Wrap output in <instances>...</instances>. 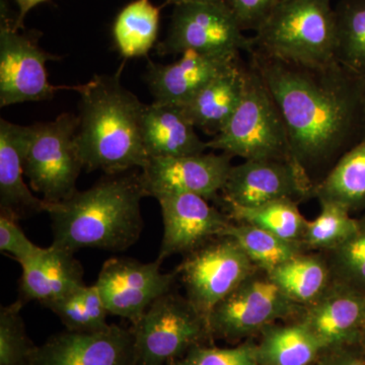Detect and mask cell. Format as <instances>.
Returning a JSON list of instances; mask_svg holds the SVG:
<instances>
[{
  "mask_svg": "<svg viewBox=\"0 0 365 365\" xmlns=\"http://www.w3.org/2000/svg\"><path fill=\"white\" fill-rule=\"evenodd\" d=\"M277 105L292 155L314 186L365 137V79L337 60L304 66L249 53Z\"/></svg>",
  "mask_w": 365,
  "mask_h": 365,
  "instance_id": "obj_1",
  "label": "cell"
},
{
  "mask_svg": "<svg viewBox=\"0 0 365 365\" xmlns=\"http://www.w3.org/2000/svg\"><path fill=\"white\" fill-rule=\"evenodd\" d=\"M145 196L140 173H123L106 175L91 188L49 204L52 245L73 254L86 248H130L143 230L141 200Z\"/></svg>",
  "mask_w": 365,
  "mask_h": 365,
  "instance_id": "obj_2",
  "label": "cell"
},
{
  "mask_svg": "<svg viewBox=\"0 0 365 365\" xmlns=\"http://www.w3.org/2000/svg\"><path fill=\"white\" fill-rule=\"evenodd\" d=\"M121 71L95 76L74 88L81 97L76 141L90 172L123 174L148 162L143 140L145 104L122 85Z\"/></svg>",
  "mask_w": 365,
  "mask_h": 365,
  "instance_id": "obj_3",
  "label": "cell"
},
{
  "mask_svg": "<svg viewBox=\"0 0 365 365\" xmlns=\"http://www.w3.org/2000/svg\"><path fill=\"white\" fill-rule=\"evenodd\" d=\"M253 38L255 49L304 66L336 60L332 0H285Z\"/></svg>",
  "mask_w": 365,
  "mask_h": 365,
  "instance_id": "obj_4",
  "label": "cell"
},
{
  "mask_svg": "<svg viewBox=\"0 0 365 365\" xmlns=\"http://www.w3.org/2000/svg\"><path fill=\"white\" fill-rule=\"evenodd\" d=\"M248 66V85L241 105L225 128L207 141L208 150L244 160H295L282 115L260 74Z\"/></svg>",
  "mask_w": 365,
  "mask_h": 365,
  "instance_id": "obj_5",
  "label": "cell"
},
{
  "mask_svg": "<svg viewBox=\"0 0 365 365\" xmlns=\"http://www.w3.org/2000/svg\"><path fill=\"white\" fill-rule=\"evenodd\" d=\"M78 126L79 118L71 113L31 125L25 177L48 204L61 202L78 191L76 182L85 169L76 141Z\"/></svg>",
  "mask_w": 365,
  "mask_h": 365,
  "instance_id": "obj_6",
  "label": "cell"
},
{
  "mask_svg": "<svg viewBox=\"0 0 365 365\" xmlns=\"http://www.w3.org/2000/svg\"><path fill=\"white\" fill-rule=\"evenodd\" d=\"M131 331L136 365H169L194 346L212 341L207 319L173 290L158 297Z\"/></svg>",
  "mask_w": 365,
  "mask_h": 365,
  "instance_id": "obj_7",
  "label": "cell"
},
{
  "mask_svg": "<svg viewBox=\"0 0 365 365\" xmlns=\"http://www.w3.org/2000/svg\"><path fill=\"white\" fill-rule=\"evenodd\" d=\"M302 309L270 274L257 268L212 309L207 319L209 332L212 340L235 342L279 321L297 318Z\"/></svg>",
  "mask_w": 365,
  "mask_h": 365,
  "instance_id": "obj_8",
  "label": "cell"
},
{
  "mask_svg": "<svg viewBox=\"0 0 365 365\" xmlns=\"http://www.w3.org/2000/svg\"><path fill=\"white\" fill-rule=\"evenodd\" d=\"M232 7L215 2H196L174 6L169 32L157 46L158 54L181 55L193 51L220 56H241L253 50Z\"/></svg>",
  "mask_w": 365,
  "mask_h": 365,
  "instance_id": "obj_9",
  "label": "cell"
},
{
  "mask_svg": "<svg viewBox=\"0 0 365 365\" xmlns=\"http://www.w3.org/2000/svg\"><path fill=\"white\" fill-rule=\"evenodd\" d=\"M256 269L234 239L220 237L185 256L176 270L187 299L207 319L212 309Z\"/></svg>",
  "mask_w": 365,
  "mask_h": 365,
  "instance_id": "obj_10",
  "label": "cell"
},
{
  "mask_svg": "<svg viewBox=\"0 0 365 365\" xmlns=\"http://www.w3.org/2000/svg\"><path fill=\"white\" fill-rule=\"evenodd\" d=\"M1 2L0 107L50 100L60 88L48 81L46 62L58 57L41 49L37 41L19 32Z\"/></svg>",
  "mask_w": 365,
  "mask_h": 365,
  "instance_id": "obj_11",
  "label": "cell"
},
{
  "mask_svg": "<svg viewBox=\"0 0 365 365\" xmlns=\"http://www.w3.org/2000/svg\"><path fill=\"white\" fill-rule=\"evenodd\" d=\"M314 191L313 182L294 160H244L232 165L217 201L242 207L283 199L300 203Z\"/></svg>",
  "mask_w": 365,
  "mask_h": 365,
  "instance_id": "obj_12",
  "label": "cell"
},
{
  "mask_svg": "<svg viewBox=\"0 0 365 365\" xmlns=\"http://www.w3.org/2000/svg\"><path fill=\"white\" fill-rule=\"evenodd\" d=\"M160 264L123 257L106 261L95 284L109 314L133 325L158 297L172 292L179 278L177 270L162 273Z\"/></svg>",
  "mask_w": 365,
  "mask_h": 365,
  "instance_id": "obj_13",
  "label": "cell"
},
{
  "mask_svg": "<svg viewBox=\"0 0 365 365\" xmlns=\"http://www.w3.org/2000/svg\"><path fill=\"white\" fill-rule=\"evenodd\" d=\"M232 155L202 153L173 158H150L141 169L146 196L188 193L217 201L232 169Z\"/></svg>",
  "mask_w": 365,
  "mask_h": 365,
  "instance_id": "obj_14",
  "label": "cell"
},
{
  "mask_svg": "<svg viewBox=\"0 0 365 365\" xmlns=\"http://www.w3.org/2000/svg\"><path fill=\"white\" fill-rule=\"evenodd\" d=\"M162 209L163 237L157 260L173 255H187L223 237L232 220L203 197L168 193L157 197Z\"/></svg>",
  "mask_w": 365,
  "mask_h": 365,
  "instance_id": "obj_15",
  "label": "cell"
},
{
  "mask_svg": "<svg viewBox=\"0 0 365 365\" xmlns=\"http://www.w3.org/2000/svg\"><path fill=\"white\" fill-rule=\"evenodd\" d=\"M35 365H136L131 328L97 333L66 331L38 347Z\"/></svg>",
  "mask_w": 365,
  "mask_h": 365,
  "instance_id": "obj_16",
  "label": "cell"
},
{
  "mask_svg": "<svg viewBox=\"0 0 365 365\" xmlns=\"http://www.w3.org/2000/svg\"><path fill=\"white\" fill-rule=\"evenodd\" d=\"M292 319L307 327L324 349L359 344L365 323V295L332 283Z\"/></svg>",
  "mask_w": 365,
  "mask_h": 365,
  "instance_id": "obj_17",
  "label": "cell"
},
{
  "mask_svg": "<svg viewBox=\"0 0 365 365\" xmlns=\"http://www.w3.org/2000/svg\"><path fill=\"white\" fill-rule=\"evenodd\" d=\"M170 64L148 61L146 83L155 102L184 105L209 81L240 59V56L185 52Z\"/></svg>",
  "mask_w": 365,
  "mask_h": 365,
  "instance_id": "obj_18",
  "label": "cell"
},
{
  "mask_svg": "<svg viewBox=\"0 0 365 365\" xmlns=\"http://www.w3.org/2000/svg\"><path fill=\"white\" fill-rule=\"evenodd\" d=\"M31 126L0 120V215L16 222L47 212L49 204L34 195L24 180Z\"/></svg>",
  "mask_w": 365,
  "mask_h": 365,
  "instance_id": "obj_19",
  "label": "cell"
},
{
  "mask_svg": "<svg viewBox=\"0 0 365 365\" xmlns=\"http://www.w3.org/2000/svg\"><path fill=\"white\" fill-rule=\"evenodd\" d=\"M21 267L19 299L24 304L36 300L44 307L86 285L83 266L74 254L54 245L41 249Z\"/></svg>",
  "mask_w": 365,
  "mask_h": 365,
  "instance_id": "obj_20",
  "label": "cell"
},
{
  "mask_svg": "<svg viewBox=\"0 0 365 365\" xmlns=\"http://www.w3.org/2000/svg\"><path fill=\"white\" fill-rule=\"evenodd\" d=\"M248 76L249 66L237 59L180 107L196 129L215 137L225 128L241 105Z\"/></svg>",
  "mask_w": 365,
  "mask_h": 365,
  "instance_id": "obj_21",
  "label": "cell"
},
{
  "mask_svg": "<svg viewBox=\"0 0 365 365\" xmlns=\"http://www.w3.org/2000/svg\"><path fill=\"white\" fill-rule=\"evenodd\" d=\"M143 140L148 158L182 157L208 150L182 108L165 103L144 106Z\"/></svg>",
  "mask_w": 365,
  "mask_h": 365,
  "instance_id": "obj_22",
  "label": "cell"
},
{
  "mask_svg": "<svg viewBox=\"0 0 365 365\" xmlns=\"http://www.w3.org/2000/svg\"><path fill=\"white\" fill-rule=\"evenodd\" d=\"M260 336L259 365H312L324 350L316 336L297 319L266 327Z\"/></svg>",
  "mask_w": 365,
  "mask_h": 365,
  "instance_id": "obj_23",
  "label": "cell"
},
{
  "mask_svg": "<svg viewBox=\"0 0 365 365\" xmlns=\"http://www.w3.org/2000/svg\"><path fill=\"white\" fill-rule=\"evenodd\" d=\"M319 202L337 204L365 215V137L350 148L314 186Z\"/></svg>",
  "mask_w": 365,
  "mask_h": 365,
  "instance_id": "obj_24",
  "label": "cell"
},
{
  "mask_svg": "<svg viewBox=\"0 0 365 365\" xmlns=\"http://www.w3.org/2000/svg\"><path fill=\"white\" fill-rule=\"evenodd\" d=\"M269 274L302 307L316 302L332 284L330 268L322 252L297 255Z\"/></svg>",
  "mask_w": 365,
  "mask_h": 365,
  "instance_id": "obj_25",
  "label": "cell"
},
{
  "mask_svg": "<svg viewBox=\"0 0 365 365\" xmlns=\"http://www.w3.org/2000/svg\"><path fill=\"white\" fill-rule=\"evenodd\" d=\"M160 9L150 0H134L118 14L113 26L115 44L125 58L146 56L157 42Z\"/></svg>",
  "mask_w": 365,
  "mask_h": 365,
  "instance_id": "obj_26",
  "label": "cell"
},
{
  "mask_svg": "<svg viewBox=\"0 0 365 365\" xmlns=\"http://www.w3.org/2000/svg\"><path fill=\"white\" fill-rule=\"evenodd\" d=\"M220 204L222 210L232 222L255 225L281 239L302 244L309 220L300 212L299 202L283 199L256 207H242L225 202Z\"/></svg>",
  "mask_w": 365,
  "mask_h": 365,
  "instance_id": "obj_27",
  "label": "cell"
},
{
  "mask_svg": "<svg viewBox=\"0 0 365 365\" xmlns=\"http://www.w3.org/2000/svg\"><path fill=\"white\" fill-rule=\"evenodd\" d=\"M223 237L234 239L257 268L271 273L283 263L309 252L300 242L287 241L263 228L232 222Z\"/></svg>",
  "mask_w": 365,
  "mask_h": 365,
  "instance_id": "obj_28",
  "label": "cell"
},
{
  "mask_svg": "<svg viewBox=\"0 0 365 365\" xmlns=\"http://www.w3.org/2000/svg\"><path fill=\"white\" fill-rule=\"evenodd\" d=\"M335 58L365 79V0H338Z\"/></svg>",
  "mask_w": 365,
  "mask_h": 365,
  "instance_id": "obj_29",
  "label": "cell"
},
{
  "mask_svg": "<svg viewBox=\"0 0 365 365\" xmlns=\"http://www.w3.org/2000/svg\"><path fill=\"white\" fill-rule=\"evenodd\" d=\"M44 307L56 314L71 332H102L111 326L107 323L109 312L96 284L85 285Z\"/></svg>",
  "mask_w": 365,
  "mask_h": 365,
  "instance_id": "obj_30",
  "label": "cell"
},
{
  "mask_svg": "<svg viewBox=\"0 0 365 365\" xmlns=\"http://www.w3.org/2000/svg\"><path fill=\"white\" fill-rule=\"evenodd\" d=\"M330 268L333 284L365 295V215L359 227L340 246L322 252Z\"/></svg>",
  "mask_w": 365,
  "mask_h": 365,
  "instance_id": "obj_31",
  "label": "cell"
},
{
  "mask_svg": "<svg viewBox=\"0 0 365 365\" xmlns=\"http://www.w3.org/2000/svg\"><path fill=\"white\" fill-rule=\"evenodd\" d=\"M321 212L307 222L302 245L307 251L327 252L344 242L359 227V218L337 204L321 202Z\"/></svg>",
  "mask_w": 365,
  "mask_h": 365,
  "instance_id": "obj_32",
  "label": "cell"
},
{
  "mask_svg": "<svg viewBox=\"0 0 365 365\" xmlns=\"http://www.w3.org/2000/svg\"><path fill=\"white\" fill-rule=\"evenodd\" d=\"M21 299L0 309V365H35L38 347L26 334Z\"/></svg>",
  "mask_w": 365,
  "mask_h": 365,
  "instance_id": "obj_33",
  "label": "cell"
},
{
  "mask_svg": "<svg viewBox=\"0 0 365 365\" xmlns=\"http://www.w3.org/2000/svg\"><path fill=\"white\" fill-rule=\"evenodd\" d=\"M169 365H259L257 343L250 341L232 348L196 345Z\"/></svg>",
  "mask_w": 365,
  "mask_h": 365,
  "instance_id": "obj_34",
  "label": "cell"
},
{
  "mask_svg": "<svg viewBox=\"0 0 365 365\" xmlns=\"http://www.w3.org/2000/svg\"><path fill=\"white\" fill-rule=\"evenodd\" d=\"M40 247L29 240L19 222L0 215V251L9 255L19 264L30 260L39 253Z\"/></svg>",
  "mask_w": 365,
  "mask_h": 365,
  "instance_id": "obj_35",
  "label": "cell"
},
{
  "mask_svg": "<svg viewBox=\"0 0 365 365\" xmlns=\"http://www.w3.org/2000/svg\"><path fill=\"white\" fill-rule=\"evenodd\" d=\"M285 0H230V7L242 30L258 32Z\"/></svg>",
  "mask_w": 365,
  "mask_h": 365,
  "instance_id": "obj_36",
  "label": "cell"
},
{
  "mask_svg": "<svg viewBox=\"0 0 365 365\" xmlns=\"http://www.w3.org/2000/svg\"><path fill=\"white\" fill-rule=\"evenodd\" d=\"M312 365H365V354L359 344L325 348Z\"/></svg>",
  "mask_w": 365,
  "mask_h": 365,
  "instance_id": "obj_37",
  "label": "cell"
},
{
  "mask_svg": "<svg viewBox=\"0 0 365 365\" xmlns=\"http://www.w3.org/2000/svg\"><path fill=\"white\" fill-rule=\"evenodd\" d=\"M14 1L16 2L19 7V14L16 20V26L18 29H21L26 14H28L31 9H34V7L39 6L40 4L47 1V0H14Z\"/></svg>",
  "mask_w": 365,
  "mask_h": 365,
  "instance_id": "obj_38",
  "label": "cell"
},
{
  "mask_svg": "<svg viewBox=\"0 0 365 365\" xmlns=\"http://www.w3.org/2000/svg\"><path fill=\"white\" fill-rule=\"evenodd\" d=\"M168 4L179 6L185 4H196V2H215V4H225L230 6V0H165Z\"/></svg>",
  "mask_w": 365,
  "mask_h": 365,
  "instance_id": "obj_39",
  "label": "cell"
},
{
  "mask_svg": "<svg viewBox=\"0 0 365 365\" xmlns=\"http://www.w3.org/2000/svg\"><path fill=\"white\" fill-rule=\"evenodd\" d=\"M359 347L361 348L362 351L365 354V323L364 329H362L361 334H360V338L359 341Z\"/></svg>",
  "mask_w": 365,
  "mask_h": 365,
  "instance_id": "obj_40",
  "label": "cell"
}]
</instances>
